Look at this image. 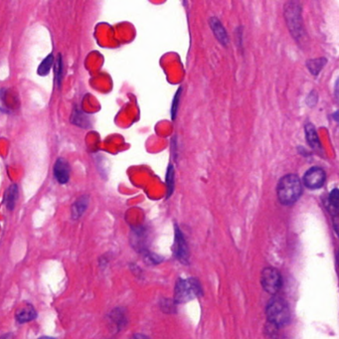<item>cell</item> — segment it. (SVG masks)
Returning <instances> with one entry per match:
<instances>
[{"label":"cell","mask_w":339,"mask_h":339,"mask_svg":"<svg viewBox=\"0 0 339 339\" xmlns=\"http://www.w3.org/2000/svg\"><path fill=\"white\" fill-rule=\"evenodd\" d=\"M110 317L118 329H121L126 323H127V317H126V313L124 311L123 308H115L112 311V313L110 314Z\"/></svg>","instance_id":"obj_15"},{"label":"cell","mask_w":339,"mask_h":339,"mask_svg":"<svg viewBox=\"0 0 339 339\" xmlns=\"http://www.w3.org/2000/svg\"><path fill=\"white\" fill-rule=\"evenodd\" d=\"M0 339H11V335L10 334H7L5 336H2Z\"/></svg>","instance_id":"obj_23"},{"label":"cell","mask_w":339,"mask_h":339,"mask_svg":"<svg viewBox=\"0 0 339 339\" xmlns=\"http://www.w3.org/2000/svg\"><path fill=\"white\" fill-rule=\"evenodd\" d=\"M209 25H210L211 30L214 33L217 40L223 46H227L229 43V37L226 32V29L223 26V24L221 23V21L216 17H211L209 19Z\"/></svg>","instance_id":"obj_9"},{"label":"cell","mask_w":339,"mask_h":339,"mask_svg":"<svg viewBox=\"0 0 339 339\" xmlns=\"http://www.w3.org/2000/svg\"><path fill=\"white\" fill-rule=\"evenodd\" d=\"M53 63H54V57H53L52 54H50V55H48L42 61V63L39 66V68H38V74L40 76H46V75H48Z\"/></svg>","instance_id":"obj_17"},{"label":"cell","mask_w":339,"mask_h":339,"mask_svg":"<svg viewBox=\"0 0 339 339\" xmlns=\"http://www.w3.org/2000/svg\"><path fill=\"white\" fill-rule=\"evenodd\" d=\"M261 284L264 290L271 293L275 294L281 290L283 286L282 275L278 273L277 270L272 267H267L263 270L261 275Z\"/></svg>","instance_id":"obj_5"},{"label":"cell","mask_w":339,"mask_h":339,"mask_svg":"<svg viewBox=\"0 0 339 339\" xmlns=\"http://www.w3.org/2000/svg\"><path fill=\"white\" fill-rule=\"evenodd\" d=\"M130 339H150L148 336H146V335H144V334H134L132 337Z\"/></svg>","instance_id":"obj_22"},{"label":"cell","mask_w":339,"mask_h":339,"mask_svg":"<svg viewBox=\"0 0 339 339\" xmlns=\"http://www.w3.org/2000/svg\"><path fill=\"white\" fill-rule=\"evenodd\" d=\"M307 105L310 106V107L316 105V103H317V95H316L315 92H311V93L308 95V97H307Z\"/></svg>","instance_id":"obj_20"},{"label":"cell","mask_w":339,"mask_h":339,"mask_svg":"<svg viewBox=\"0 0 339 339\" xmlns=\"http://www.w3.org/2000/svg\"><path fill=\"white\" fill-rule=\"evenodd\" d=\"M306 137H307V143L310 147L313 149H317L321 147V143L320 138L316 132V129L312 124H307L306 125Z\"/></svg>","instance_id":"obj_13"},{"label":"cell","mask_w":339,"mask_h":339,"mask_svg":"<svg viewBox=\"0 0 339 339\" xmlns=\"http://www.w3.org/2000/svg\"><path fill=\"white\" fill-rule=\"evenodd\" d=\"M203 291L200 283L196 278L178 280L174 292V301L176 303H185L194 296L202 295Z\"/></svg>","instance_id":"obj_4"},{"label":"cell","mask_w":339,"mask_h":339,"mask_svg":"<svg viewBox=\"0 0 339 339\" xmlns=\"http://www.w3.org/2000/svg\"><path fill=\"white\" fill-rule=\"evenodd\" d=\"M175 254L178 260L183 264H188L189 251L181 231L176 228L175 232Z\"/></svg>","instance_id":"obj_7"},{"label":"cell","mask_w":339,"mask_h":339,"mask_svg":"<svg viewBox=\"0 0 339 339\" xmlns=\"http://www.w3.org/2000/svg\"><path fill=\"white\" fill-rule=\"evenodd\" d=\"M37 317V312L32 306H26L16 312V321L19 323H29Z\"/></svg>","instance_id":"obj_11"},{"label":"cell","mask_w":339,"mask_h":339,"mask_svg":"<svg viewBox=\"0 0 339 339\" xmlns=\"http://www.w3.org/2000/svg\"><path fill=\"white\" fill-rule=\"evenodd\" d=\"M63 70H64L63 60H62L61 55H59V57L57 59V62H56V65H55V76H56V82H57L58 85H60L61 80H62Z\"/></svg>","instance_id":"obj_18"},{"label":"cell","mask_w":339,"mask_h":339,"mask_svg":"<svg viewBox=\"0 0 339 339\" xmlns=\"http://www.w3.org/2000/svg\"><path fill=\"white\" fill-rule=\"evenodd\" d=\"M326 180V175L323 168L311 167L307 170L304 176V184L308 189L314 190L322 188Z\"/></svg>","instance_id":"obj_6"},{"label":"cell","mask_w":339,"mask_h":339,"mask_svg":"<svg viewBox=\"0 0 339 339\" xmlns=\"http://www.w3.org/2000/svg\"><path fill=\"white\" fill-rule=\"evenodd\" d=\"M276 194L283 205L290 206L294 204L303 194V183L295 174H288L277 183Z\"/></svg>","instance_id":"obj_1"},{"label":"cell","mask_w":339,"mask_h":339,"mask_svg":"<svg viewBox=\"0 0 339 339\" xmlns=\"http://www.w3.org/2000/svg\"><path fill=\"white\" fill-rule=\"evenodd\" d=\"M166 182L167 186L169 189V193L173 192V184H174V169L173 166H169L168 171H167V176H166Z\"/></svg>","instance_id":"obj_19"},{"label":"cell","mask_w":339,"mask_h":339,"mask_svg":"<svg viewBox=\"0 0 339 339\" xmlns=\"http://www.w3.org/2000/svg\"><path fill=\"white\" fill-rule=\"evenodd\" d=\"M38 339H55L53 338V337H49V336H43V337H40V338Z\"/></svg>","instance_id":"obj_24"},{"label":"cell","mask_w":339,"mask_h":339,"mask_svg":"<svg viewBox=\"0 0 339 339\" xmlns=\"http://www.w3.org/2000/svg\"><path fill=\"white\" fill-rule=\"evenodd\" d=\"M326 63V59L324 58H317V59H312L307 61V66L310 73L314 76L318 75L320 72L323 70L324 65Z\"/></svg>","instance_id":"obj_16"},{"label":"cell","mask_w":339,"mask_h":339,"mask_svg":"<svg viewBox=\"0 0 339 339\" xmlns=\"http://www.w3.org/2000/svg\"><path fill=\"white\" fill-rule=\"evenodd\" d=\"M181 92V89L178 90V93L176 94V96L174 97V101H173V105H172V109H171V113H172V116L174 117L175 116V113H176V111H177V106H178V99H179V93Z\"/></svg>","instance_id":"obj_21"},{"label":"cell","mask_w":339,"mask_h":339,"mask_svg":"<svg viewBox=\"0 0 339 339\" xmlns=\"http://www.w3.org/2000/svg\"><path fill=\"white\" fill-rule=\"evenodd\" d=\"M268 322L275 328L287 326L291 322V310L288 303L281 297H273L266 308Z\"/></svg>","instance_id":"obj_2"},{"label":"cell","mask_w":339,"mask_h":339,"mask_svg":"<svg viewBox=\"0 0 339 339\" xmlns=\"http://www.w3.org/2000/svg\"><path fill=\"white\" fill-rule=\"evenodd\" d=\"M70 165L63 158H59L54 165V175L60 184H66L70 179Z\"/></svg>","instance_id":"obj_8"},{"label":"cell","mask_w":339,"mask_h":339,"mask_svg":"<svg viewBox=\"0 0 339 339\" xmlns=\"http://www.w3.org/2000/svg\"><path fill=\"white\" fill-rule=\"evenodd\" d=\"M18 194H19V188L17 184H11L4 195V203L9 210H13L16 204L17 199H18Z\"/></svg>","instance_id":"obj_10"},{"label":"cell","mask_w":339,"mask_h":339,"mask_svg":"<svg viewBox=\"0 0 339 339\" xmlns=\"http://www.w3.org/2000/svg\"><path fill=\"white\" fill-rule=\"evenodd\" d=\"M88 206H89V197L88 196L80 197L72 206V218L74 220L79 219L86 212Z\"/></svg>","instance_id":"obj_12"},{"label":"cell","mask_w":339,"mask_h":339,"mask_svg":"<svg viewBox=\"0 0 339 339\" xmlns=\"http://www.w3.org/2000/svg\"><path fill=\"white\" fill-rule=\"evenodd\" d=\"M329 208L330 213L334 218V228L336 232L338 231L337 227V214H338V190L335 188L329 194Z\"/></svg>","instance_id":"obj_14"},{"label":"cell","mask_w":339,"mask_h":339,"mask_svg":"<svg viewBox=\"0 0 339 339\" xmlns=\"http://www.w3.org/2000/svg\"><path fill=\"white\" fill-rule=\"evenodd\" d=\"M284 15L287 25L294 39L301 40L305 35L303 16H302V5L297 1H289L286 3L284 8Z\"/></svg>","instance_id":"obj_3"}]
</instances>
